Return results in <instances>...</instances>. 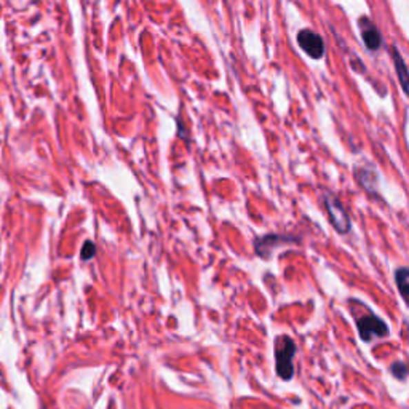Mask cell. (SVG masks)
<instances>
[{"mask_svg":"<svg viewBox=\"0 0 409 409\" xmlns=\"http://www.w3.org/2000/svg\"><path fill=\"white\" fill-rule=\"evenodd\" d=\"M296 353V346L290 337L283 336L277 342L275 348V363H277V372L281 379L290 381L295 375V366H292V358Z\"/></svg>","mask_w":409,"mask_h":409,"instance_id":"6da1fadb","label":"cell"},{"mask_svg":"<svg viewBox=\"0 0 409 409\" xmlns=\"http://www.w3.org/2000/svg\"><path fill=\"white\" fill-rule=\"evenodd\" d=\"M357 326L363 341H371L376 339V337H383L388 335V328L386 323L375 315H366L360 318Z\"/></svg>","mask_w":409,"mask_h":409,"instance_id":"7a4b0ae2","label":"cell"},{"mask_svg":"<svg viewBox=\"0 0 409 409\" xmlns=\"http://www.w3.org/2000/svg\"><path fill=\"white\" fill-rule=\"evenodd\" d=\"M326 210L328 215H330L332 226H335V229L339 232V234H346V232L350 230V219H348L347 211L335 197H328L326 199Z\"/></svg>","mask_w":409,"mask_h":409,"instance_id":"3957f363","label":"cell"},{"mask_svg":"<svg viewBox=\"0 0 409 409\" xmlns=\"http://www.w3.org/2000/svg\"><path fill=\"white\" fill-rule=\"evenodd\" d=\"M297 42H299L301 48L312 58H321L325 54V45H323V39L320 35L312 31H301L297 35Z\"/></svg>","mask_w":409,"mask_h":409,"instance_id":"277c9868","label":"cell"},{"mask_svg":"<svg viewBox=\"0 0 409 409\" xmlns=\"http://www.w3.org/2000/svg\"><path fill=\"white\" fill-rule=\"evenodd\" d=\"M363 40H365L366 47L370 50H377L379 47H381V34L377 32V29L375 26L371 28H366L365 31H363Z\"/></svg>","mask_w":409,"mask_h":409,"instance_id":"5b68a950","label":"cell"},{"mask_svg":"<svg viewBox=\"0 0 409 409\" xmlns=\"http://www.w3.org/2000/svg\"><path fill=\"white\" fill-rule=\"evenodd\" d=\"M393 58H395V66H397V70H398V77L401 80V87L405 90V93H408V75H406V64L403 61L401 54L397 52V50H393Z\"/></svg>","mask_w":409,"mask_h":409,"instance_id":"8992f818","label":"cell"},{"mask_svg":"<svg viewBox=\"0 0 409 409\" xmlns=\"http://www.w3.org/2000/svg\"><path fill=\"white\" fill-rule=\"evenodd\" d=\"M397 283H398V288H400V292H401V296L405 297L406 295H408V280H409V272H408V269H405V267H403V269H400L397 272Z\"/></svg>","mask_w":409,"mask_h":409,"instance_id":"52a82bcc","label":"cell"},{"mask_svg":"<svg viewBox=\"0 0 409 409\" xmlns=\"http://www.w3.org/2000/svg\"><path fill=\"white\" fill-rule=\"evenodd\" d=\"M392 372L393 376L398 377V379H405L408 375V370H406V365L403 361H397L392 365Z\"/></svg>","mask_w":409,"mask_h":409,"instance_id":"ba28073f","label":"cell"},{"mask_svg":"<svg viewBox=\"0 0 409 409\" xmlns=\"http://www.w3.org/2000/svg\"><path fill=\"white\" fill-rule=\"evenodd\" d=\"M94 252H96L94 245L92 243V241H87V243L83 245V250H82V259L83 261L92 259V257L94 256Z\"/></svg>","mask_w":409,"mask_h":409,"instance_id":"9c48e42d","label":"cell"}]
</instances>
